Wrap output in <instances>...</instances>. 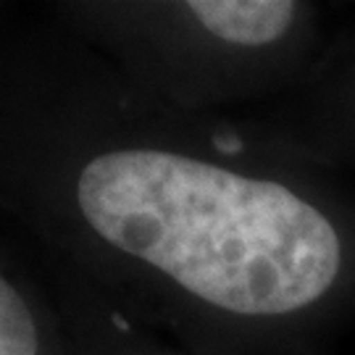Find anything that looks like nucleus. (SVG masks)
Wrapping results in <instances>:
<instances>
[{"mask_svg": "<svg viewBox=\"0 0 355 355\" xmlns=\"http://www.w3.org/2000/svg\"><path fill=\"white\" fill-rule=\"evenodd\" d=\"M37 327L26 300L0 277V355H40Z\"/></svg>", "mask_w": 355, "mask_h": 355, "instance_id": "3", "label": "nucleus"}, {"mask_svg": "<svg viewBox=\"0 0 355 355\" xmlns=\"http://www.w3.org/2000/svg\"><path fill=\"white\" fill-rule=\"evenodd\" d=\"M184 8L205 32L237 48H268L290 37L300 16L290 0H192Z\"/></svg>", "mask_w": 355, "mask_h": 355, "instance_id": "2", "label": "nucleus"}, {"mask_svg": "<svg viewBox=\"0 0 355 355\" xmlns=\"http://www.w3.org/2000/svg\"><path fill=\"white\" fill-rule=\"evenodd\" d=\"M76 205L111 248L232 316H300L347 266L343 232L311 195L187 153H101L76 177Z\"/></svg>", "mask_w": 355, "mask_h": 355, "instance_id": "1", "label": "nucleus"}]
</instances>
